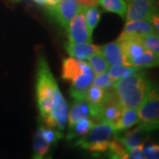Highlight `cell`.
<instances>
[{
    "label": "cell",
    "instance_id": "obj_1",
    "mask_svg": "<svg viewBox=\"0 0 159 159\" xmlns=\"http://www.w3.org/2000/svg\"><path fill=\"white\" fill-rule=\"evenodd\" d=\"M151 83L147 72L141 69L118 80L114 85V93L123 109L138 108L146 97Z\"/></svg>",
    "mask_w": 159,
    "mask_h": 159
},
{
    "label": "cell",
    "instance_id": "obj_2",
    "mask_svg": "<svg viewBox=\"0 0 159 159\" xmlns=\"http://www.w3.org/2000/svg\"><path fill=\"white\" fill-rule=\"evenodd\" d=\"M57 85V81L51 73L46 58L41 56L37 60L35 92L40 114L43 119H47L51 114L54 89Z\"/></svg>",
    "mask_w": 159,
    "mask_h": 159
},
{
    "label": "cell",
    "instance_id": "obj_3",
    "mask_svg": "<svg viewBox=\"0 0 159 159\" xmlns=\"http://www.w3.org/2000/svg\"><path fill=\"white\" fill-rule=\"evenodd\" d=\"M118 134L115 126L111 123L100 122L92 126L87 135L75 142V146L86 149L93 154L107 152L110 142Z\"/></svg>",
    "mask_w": 159,
    "mask_h": 159
},
{
    "label": "cell",
    "instance_id": "obj_4",
    "mask_svg": "<svg viewBox=\"0 0 159 159\" xmlns=\"http://www.w3.org/2000/svg\"><path fill=\"white\" fill-rule=\"evenodd\" d=\"M138 123L146 131L156 130L159 125L158 87L151 83L142 104L138 107Z\"/></svg>",
    "mask_w": 159,
    "mask_h": 159
},
{
    "label": "cell",
    "instance_id": "obj_5",
    "mask_svg": "<svg viewBox=\"0 0 159 159\" xmlns=\"http://www.w3.org/2000/svg\"><path fill=\"white\" fill-rule=\"evenodd\" d=\"M68 118V104L65 98L58 86H56L53 94V103L51 107L50 116L44 119L45 124L51 128H57V130L63 132L67 122Z\"/></svg>",
    "mask_w": 159,
    "mask_h": 159
},
{
    "label": "cell",
    "instance_id": "obj_6",
    "mask_svg": "<svg viewBox=\"0 0 159 159\" xmlns=\"http://www.w3.org/2000/svg\"><path fill=\"white\" fill-rule=\"evenodd\" d=\"M95 74L85 60H81V71L72 80L70 96L74 100H85L87 90L92 86Z\"/></svg>",
    "mask_w": 159,
    "mask_h": 159
},
{
    "label": "cell",
    "instance_id": "obj_7",
    "mask_svg": "<svg viewBox=\"0 0 159 159\" xmlns=\"http://www.w3.org/2000/svg\"><path fill=\"white\" fill-rule=\"evenodd\" d=\"M50 13L62 28L66 29L68 23L79 12L82 6L77 0H60L56 6H50Z\"/></svg>",
    "mask_w": 159,
    "mask_h": 159
},
{
    "label": "cell",
    "instance_id": "obj_8",
    "mask_svg": "<svg viewBox=\"0 0 159 159\" xmlns=\"http://www.w3.org/2000/svg\"><path fill=\"white\" fill-rule=\"evenodd\" d=\"M82 9L75 15L66 27L68 42L73 43H91L92 34L88 29Z\"/></svg>",
    "mask_w": 159,
    "mask_h": 159
},
{
    "label": "cell",
    "instance_id": "obj_9",
    "mask_svg": "<svg viewBox=\"0 0 159 159\" xmlns=\"http://www.w3.org/2000/svg\"><path fill=\"white\" fill-rule=\"evenodd\" d=\"M157 10L156 0H129L125 14L126 21L135 20H150Z\"/></svg>",
    "mask_w": 159,
    "mask_h": 159
},
{
    "label": "cell",
    "instance_id": "obj_10",
    "mask_svg": "<svg viewBox=\"0 0 159 159\" xmlns=\"http://www.w3.org/2000/svg\"><path fill=\"white\" fill-rule=\"evenodd\" d=\"M105 90L106 96L101 105L99 121L115 125L119 120L123 108L119 104V100L114 93L113 89Z\"/></svg>",
    "mask_w": 159,
    "mask_h": 159
},
{
    "label": "cell",
    "instance_id": "obj_11",
    "mask_svg": "<svg viewBox=\"0 0 159 159\" xmlns=\"http://www.w3.org/2000/svg\"><path fill=\"white\" fill-rule=\"evenodd\" d=\"M64 47L71 57L78 60H86L92 54L98 51V47L92 44L91 43H73L66 42L64 43Z\"/></svg>",
    "mask_w": 159,
    "mask_h": 159
},
{
    "label": "cell",
    "instance_id": "obj_12",
    "mask_svg": "<svg viewBox=\"0 0 159 159\" xmlns=\"http://www.w3.org/2000/svg\"><path fill=\"white\" fill-rule=\"evenodd\" d=\"M98 51L102 53V55L110 66L125 65L123 53L119 43L117 41L98 47Z\"/></svg>",
    "mask_w": 159,
    "mask_h": 159
},
{
    "label": "cell",
    "instance_id": "obj_13",
    "mask_svg": "<svg viewBox=\"0 0 159 159\" xmlns=\"http://www.w3.org/2000/svg\"><path fill=\"white\" fill-rule=\"evenodd\" d=\"M148 133V131H146L139 125L135 129L127 131L124 135L120 137L116 136V138L121 142V144L125 147L126 151L128 152L132 148L143 143Z\"/></svg>",
    "mask_w": 159,
    "mask_h": 159
},
{
    "label": "cell",
    "instance_id": "obj_14",
    "mask_svg": "<svg viewBox=\"0 0 159 159\" xmlns=\"http://www.w3.org/2000/svg\"><path fill=\"white\" fill-rule=\"evenodd\" d=\"M84 119H90L89 107L85 100H74L68 113L69 127L75 125L78 121Z\"/></svg>",
    "mask_w": 159,
    "mask_h": 159
},
{
    "label": "cell",
    "instance_id": "obj_15",
    "mask_svg": "<svg viewBox=\"0 0 159 159\" xmlns=\"http://www.w3.org/2000/svg\"><path fill=\"white\" fill-rule=\"evenodd\" d=\"M138 123V108H125L122 110L119 120L114 125L117 133L129 129Z\"/></svg>",
    "mask_w": 159,
    "mask_h": 159
},
{
    "label": "cell",
    "instance_id": "obj_16",
    "mask_svg": "<svg viewBox=\"0 0 159 159\" xmlns=\"http://www.w3.org/2000/svg\"><path fill=\"white\" fill-rule=\"evenodd\" d=\"M50 147L51 145L48 142H46L42 137L41 128L39 126L34 134L33 159H52Z\"/></svg>",
    "mask_w": 159,
    "mask_h": 159
},
{
    "label": "cell",
    "instance_id": "obj_17",
    "mask_svg": "<svg viewBox=\"0 0 159 159\" xmlns=\"http://www.w3.org/2000/svg\"><path fill=\"white\" fill-rule=\"evenodd\" d=\"M94 125L95 123L92 119H84L80 120L75 125L68 127V134L66 135V139L68 141L74 139L79 140L87 135V134L89 132Z\"/></svg>",
    "mask_w": 159,
    "mask_h": 159
},
{
    "label": "cell",
    "instance_id": "obj_18",
    "mask_svg": "<svg viewBox=\"0 0 159 159\" xmlns=\"http://www.w3.org/2000/svg\"><path fill=\"white\" fill-rule=\"evenodd\" d=\"M81 71V60L74 57H66L62 60L61 77L65 80H72Z\"/></svg>",
    "mask_w": 159,
    "mask_h": 159
},
{
    "label": "cell",
    "instance_id": "obj_19",
    "mask_svg": "<svg viewBox=\"0 0 159 159\" xmlns=\"http://www.w3.org/2000/svg\"><path fill=\"white\" fill-rule=\"evenodd\" d=\"M158 64L159 56L148 50H145L139 57L132 59L127 63V66H135L142 69L144 67H155L157 66Z\"/></svg>",
    "mask_w": 159,
    "mask_h": 159
},
{
    "label": "cell",
    "instance_id": "obj_20",
    "mask_svg": "<svg viewBox=\"0 0 159 159\" xmlns=\"http://www.w3.org/2000/svg\"><path fill=\"white\" fill-rule=\"evenodd\" d=\"M123 31L136 33L139 34H147L156 33L152 24L146 20H135L126 21Z\"/></svg>",
    "mask_w": 159,
    "mask_h": 159
},
{
    "label": "cell",
    "instance_id": "obj_21",
    "mask_svg": "<svg viewBox=\"0 0 159 159\" xmlns=\"http://www.w3.org/2000/svg\"><path fill=\"white\" fill-rule=\"evenodd\" d=\"M98 5H100L104 11L113 12L120 17L125 18L128 2L126 0H99Z\"/></svg>",
    "mask_w": 159,
    "mask_h": 159
},
{
    "label": "cell",
    "instance_id": "obj_22",
    "mask_svg": "<svg viewBox=\"0 0 159 159\" xmlns=\"http://www.w3.org/2000/svg\"><path fill=\"white\" fill-rule=\"evenodd\" d=\"M88 60H89V65L90 66L95 75L104 74L107 72L110 65L99 51L92 54L90 57L88 58Z\"/></svg>",
    "mask_w": 159,
    "mask_h": 159
},
{
    "label": "cell",
    "instance_id": "obj_23",
    "mask_svg": "<svg viewBox=\"0 0 159 159\" xmlns=\"http://www.w3.org/2000/svg\"><path fill=\"white\" fill-rule=\"evenodd\" d=\"M83 15L85 19L88 29L91 34H93L94 29L97 28V24L101 20V11L97 8V6H89L83 7Z\"/></svg>",
    "mask_w": 159,
    "mask_h": 159
},
{
    "label": "cell",
    "instance_id": "obj_24",
    "mask_svg": "<svg viewBox=\"0 0 159 159\" xmlns=\"http://www.w3.org/2000/svg\"><path fill=\"white\" fill-rule=\"evenodd\" d=\"M141 70L139 67L135 66H125V65H120V66H111L107 70V74L111 79L117 81L118 80L126 77L128 75L136 73L137 71Z\"/></svg>",
    "mask_w": 159,
    "mask_h": 159
},
{
    "label": "cell",
    "instance_id": "obj_25",
    "mask_svg": "<svg viewBox=\"0 0 159 159\" xmlns=\"http://www.w3.org/2000/svg\"><path fill=\"white\" fill-rule=\"evenodd\" d=\"M141 42L145 50L159 56V35L157 33L141 34Z\"/></svg>",
    "mask_w": 159,
    "mask_h": 159
},
{
    "label": "cell",
    "instance_id": "obj_26",
    "mask_svg": "<svg viewBox=\"0 0 159 159\" xmlns=\"http://www.w3.org/2000/svg\"><path fill=\"white\" fill-rule=\"evenodd\" d=\"M41 128V134L43 140L48 142L50 145L57 143L58 140L63 137V133L58 130H55L54 128H46L43 126H40Z\"/></svg>",
    "mask_w": 159,
    "mask_h": 159
},
{
    "label": "cell",
    "instance_id": "obj_27",
    "mask_svg": "<svg viewBox=\"0 0 159 159\" xmlns=\"http://www.w3.org/2000/svg\"><path fill=\"white\" fill-rule=\"evenodd\" d=\"M115 83L116 81L111 79L107 73H104V74L95 75L92 86L99 87L103 89H113Z\"/></svg>",
    "mask_w": 159,
    "mask_h": 159
},
{
    "label": "cell",
    "instance_id": "obj_28",
    "mask_svg": "<svg viewBox=\"0 0 159 159\" xmlns=\"http://www.w3.org/2000/svg\"><path fill=\"white\" fill-rule=\"evenodd\" d=\"M142 155L147 159H159V147L157 144H149L143 145Z\"/></svg>",
    "mask_w": 159,
    "mask_h": 159
},
{
    "label": "cell",
    "instance_id": "obj_29",
    "mask_svg": "<svg viewBox=\"0 0 159 159\" xmlns=\"http://www.w3.org/2000/svg\"><path fill=\"white\" fill-rule=\"evenodd\" d=\"M143 145H144V143H142L134 148H132L130 151H128L122 158L120 159H147L142 155Z\"/></svg>",
    "mask_w": 159,
    "mask_h": 159
},
{
    "label": "cell",
    "instance_id": "obj_30",
    "mask_svg": "<svg viewBox=\"0 0 159 159\" xmlns=\"http://www.w3.org/2000/svg\"><path fill=\"white\" fill-rule=\"evenodd\" d=\"M150 23L152 24V26H153L154 29H155V31H156V33H159V15H158V11H157L155 13H154L153 15H152V17L150 19Z\"/></svg>",
    "mask_w": 159,
    "mask_h": 159
},
{
    "label": "cell",
    "instance_id": "obj_31",
    "mask_svg": "<svg viewBox=\"0 0 159 159\" xmlns=\"http://www.w3.org/2000/svg\"><path fill=\"white\" fill-rule=\"evenodd\" d=\"M77 2L83 7H89V6H97L99 0H77Z\"/></svg>",
    "mask_w": 159,
    "mask_h": 159
},
{
    "label": "cell",
    "instance_id": "obj_32",
    "mask_svg": "<svg viewBox=\"0 0 159 159\" xmlns=\"http://www.w3.org/2000/svg\"><path fill=\"white\" fill-rule=\"evenodd\" d=\"M60 0H46V5L49 6H54L57 5Z\"/></svg>",
    "mask_w": 159,
    "mask_h": 159
},
{
    "label": "cell",
    "instance_id": "obj_33",
    "mask_svg": "<svg viewBox=\"0 0 159 159\" xmlns=\"http://www.w3.org/2000/svg\"><path fill=\"white\" fill-rule=\"evenodd\" d=\"M34 1L41 6H46V0H34Z\"/></svg>",
    "mask_w": 159,
    "mask_h": 159
},
{
    "label": "cell",
    "instance_id": "obj_34",
    "mask_svg": "<svg viewBox=\"0 0 159 159\" xmlns=\"http://www.w3.org/2000/svg\"><path fill=\"white\" fill-rule=\"evenodd\" d=\"M11 1H20V0H11Z\"/></svg>",
    "mask_w": 159,
    "mask_h": 159
},
{
    "label": "cell",
    "instance_id": "obj_35",
    "mask_svg": "<svg viewBox=\"0 0 159 159\" xmlns=\"http://www.w3.org/2000/svg\"><path fill=\"white\" fill-rule=\"evenodd\" d=\"M126 1H127V2H128V1H129V0H126Z\"/></svg>",
    "mask_w": 159,
    "mask_h": 159
}]
</instances>
